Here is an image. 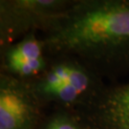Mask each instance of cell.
Instances as JSON below:
<instances>
[{"mask_svg": "<svg viewBox=\"0 0 129 129\" xmlns=\"http://www.w3.org/2000/svg\"><path fill=\"white\" fill-rule=\"evenodd\" d=\"M45 43L55 51L106 57L129 50V1L71 5L48 26Z\"/></svg>", "mask_w": 129, "mask_h": 129, "instance_id": "cell-1", "label": "cell"}, {"mask_svg": "<svg viewBox=\"0 0 129 129\" xmlns=\"http://www.w3.org/2000/svg\"><path fill=\"white\" fill-rule=\"evenodd\" d=\"M72 4L63 0L1 1V36L12 39L32 27H48Z\"/></svg>", "mask_w": 129, "mask_h": 129, "instance_id": "cell-2", "label": "cell"}, {"mask_svg": "<svg viewBox=\"0 0 129 129\" xmlns=\"http://www.w3.org/2000/svg\"><path fill=\"white\" fill-rule=\"evenodd\" d=\"M46 63L44 57H40L35 60L8 63L7 66L10 71L14 74L18 75L20 77H31L42 71Z\"/></svg>", "mask_w": 129, "mask_h": 129, "instance_id": "cell-7", "label": "cell"}, {"mask_svg": "<svg viewBox=\"0 0 129 129\" xmlns=\"http://www.w3.org/2000/svg\"><path fill=\"white\" fill-rule=\"evenodd\" d=\"M67 83L72 85L81 95L89 89L91 84V78L87 72L80 66L70 63L69 77Z\"/></svg>", "mask_w": 129, "mask_h": 129, "instance_id": "cell-8", "label": "cell"}, {"mask_svg": "<svg viewBox=\"0 0 129 129\" xmlns=\"http://www.w3.org/2000/svg\"><path fill=\"white\" fill-rule=\"evenodd\" d=\"M42 95L49 99L55 100L62 103H74L80 98V94L69 83H63L57 86L48 88L39 91Z\"/></svg>", "mask_w": 129, "mask_h": 129, "instance_id": "cell-6", "label": "cell"}, {"mask_svg": "<svg viewBox=\"0 0 129 129\" xmlns=\"http://www.w3.org/2000/svg\"><path fill=\"white\" fill-rule=\"evenodd\" d=\"M45 129H80L72 119L66 116H56L49 121Z\"/></svg>", "mask_w": 129, "mask_h": 129, "instance_id": "cell-9", "label": "cell"}, {"mask_svg": "<svg viewBox=\"0 0 129 129\" xmlns=\"http://www.w3.org/2000/svg\"><path fill=\"white\" fill-rule=\"evenodd\" d=\"M42 42L33 35L25 37L20 42L9 49L6 55L8 63L29 61L43 57L42 55Z\"/></svg>", "mask_w": 129, "mask_h": 129, "instance_id": "cell-5", "label": "cell"}, {"mask_svg": "<svg viewBox=\"0 0 129 129\" xmlns=\"http://www.w3.org/2000/svg\"><path fill=\"white\" fill-rule=\"evenodd\" d=\"M37 106L33 93L18 80L1 77L0 129H34Z\"/></svg>", "mask_w": 129, "mask_h": 129, "instance_id": "cell-3", "label": "cell"}, {"mask_svg": "<svg viewBox=\"0 0 129 129\" xmlns=\"http://www.w3.org/2000/svg\"><path fill=\"white\" fill-rule=\"evenodd\" d=\"M100 115L109 129H129V84L106 95L100 106Z\"/></svg>", "mask_w": 129, "mask_h": 129, "instance_id": "cell-4", "label": "cell"}]
</instances>
